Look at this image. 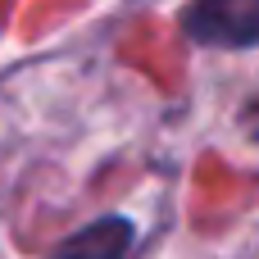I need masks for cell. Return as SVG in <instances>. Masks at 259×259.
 I'll return each mask as SVG.
<instances>
[{
    "label": "cell",
    "mask_w": 259,
    "mask_h": 259,
    "mask_svg": "<svg viewBox=\"0 0 259 259\" xmlns=\"http://www.w3.org/2000/svg\"><path fill=\"white\" fill-rule=\"evenodd\" d=\"M182 23H187V36L200 46H255L259 0H196Z\"/></svg>",
    "instance_id": "obj_1"
},
{
    "label": "cell",
    "mask_w": 259,
    "mask_h": 259,
    "mask_svg": "<svg viewBox=\"0 0 259 259\" xmlns=\"http://www.w3.org/2000/svg\"><path fill=\"white\" fill-rule=\"evenodd\" d=\"M137 228L127 219H96L91 228L73 232L55 259H132Z\"/></svg>",
    "instance_id": "obj_2"
}]
</instances>
